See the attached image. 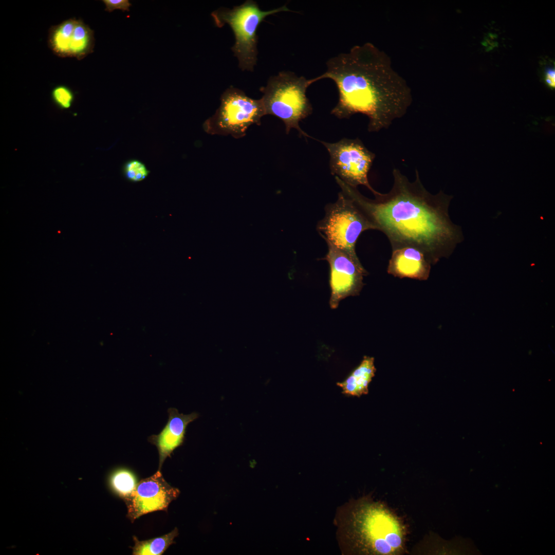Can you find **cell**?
Segmentation results:
<instances>
[{
	"label": "cell",
	"instance_id": "6da1fadb",
	"mask_svg": "<svg viewBox=\"0 0 555 555\" xmlns=\"http://www.w3.org/2000/svg\"><path fill=\"white\" fill-rule=\"evenodd\" d=\"M394 184L386 194L377 192L375 199L361 195L356 188L335 177L341 192L349 197L373 225L383 233L392 250L412 247L422 251L432 265L448 257L464 239L461 227L449 214L452 196L436 195L423 186L417 172L411 182L397 170Z\"/></svg>",
	"mask_w": 555,
	"mask_h": 555
},
{
	"label": "cell",
	"instance_id": "7a4b0ae2",
	"mask_svg": "<svg viewBox=\"0 0 555 555\" xmlns=\"http://www.w3.org/2000/svg\"><path fill=\"white\" fill-rule=\"evenodd\" d=\"M326 66L314 80L328 78L336 84L339 100L331 114L340 119L364 114L369 119V132L387 127L405 114L412 102L406 81L393 69L388 55L371 43L329 59Z\"/></svg>",
	"mask_w": 555,
	"mask_h": 555
},
{
	"label": "cell",
	"instance_id": "3957f363",
	"mask_svg": "<svg viewBox=\"0 0 555 555\" xmlns=\"http://www.w3.org/2000/svg\"><path fill=\"white\" fill-rule=\"evenodd\" d=\"M337 536L345 553L399 555L405 553L408 529L402 520L385 504L363 496L338 509Z\"/></svg>",
	"mask_w": 555,
	"mask_h": 555
},
{
	"label": "cell",
	"instance_id": "277c9868",
	"mask_svg": "<svg viewBox=\"0 0 555 555\" xmlns=\"http://www.w3.org/2000/svg\"><path fill=\"white\" fill-rule=\"evenodd\" d=\"M314 82L313 78L307 79L289 71H280L270 77L266 85L260 88L265 115L280 119L285 124L287 134L291 128H295L300 136L310 137L301 128L299 122L312 112L306 93Z\"/></svg>",
	"mask_w": 555,
	"mask_h": 555
},
{
	"label": "cell",
	"instance_id": "5b68a950",
	"mask_svg": "<svg viewBox=\"0 0 555 555\" xmlns=\"http://www.w3.org/2000/svg\"><path fill=\"white\" fill-rule=\"evenodd\" d=\"M290 11L286 6L264 11L256 3L247 0L232 9L220 7L211 15L218 27L228 24L232 29L235 42L231 49L242 70L253 71L257 61L256 30L260 23L270 15Z\"/></svg>",
	"mask_w": 555,
	"mask_h": 555
},
{
	"label": "cell",
	"instance_id": "8992f818",
	"mask_svg": "<svg viewBox=\"0 0 555 555\" xmlns=\"http://www.w3.org/2000/svg\"><path fill=\"white\" fill-rule=\"evenodd\" d=\"M325 216L317 225L320 235L330 244L357 262L356 244L362 232L373 229V225L354 202L342 192L338 199L325 207Z\"/></svg>",
	"mask_w": 555,
	"mask_h": 555
},
{
	"label": "cell",
	"instance_id": "52a82bcc",
	"mask_svg": "<svg viewBox=\"0 0 555 555\" xmlns=\"http://www.w3.org/2000/svg\"><path fill=\"white\" fill-rule=\"evenodd\" d=\"M265 115L261 99H252L243 91L230 86L222 94L219 107L202 127L210 135H231L239 139L246 135L250 126L261 125Z\"/></svg>",
	"mask_w": 555,
	"mask_h": 555
},
{
	"label": "cell",
	"instance_id": "ba28073f",
	"mask_svg": "<svg viewBox=\"0 0 555 555\" xmlns=\"http://www.w3.org/2000/svg\"><path fill=\"white\" fill-rule=\"evenodd\" d=\"M320 142L329 153L332 175L351 187L363 185L374 195L378 192L371 187L367 178L375 155L359 139L343 138L335 143Z\"/></svg>",
	"mask_w": 555,
	"mask_h": 555
},
{
	"label": "cell",
	"instance_id": "9c48e42d",
	"mask_svg": "<svg viewBox=\"0 0 555 555\" xmlns=\"http://www.w3.org/2000/svg\"><path fill=\"white\" fill-rule=\"evenodd\" d=\"M327 246L328 252L323 259L328 263L330 267L329 305L331 308L336 309L343 299L359 295L364 286L363 277L367 272L360 262L355 261L330 244Z\"/></svg>",
	"mask_w": 555,
	"mask_h": 555
},
{
	"label": "cell",
	"instance_id": "30bf717a",
	"mask_svg": "<svg viewBox=\"0 0 555 555\" xmlns=\"http://www.w3.org/2000/svg\"><path fill=\"white\" fill-rule=\"evenodd\" d=\"M180 491L169 485L160 470L140 480L131 494L124 501L127 517L133 523L141 516L159 510L167 511L169 504L176 499Z\"/></svg>",
	"mask_w": 555,
	"mask_h": 555
},
{
	"label": "cell",
	"instance_id": "8fae6325",
	"mask_svg": "<svg viewBox=\"0 0 555 555\" xmlns=\"http://www.w3.org/2000/svg\"><path fill=\"white\" fill-rule=\"evenodd\" d=\"M168 420L161 431L157 435L150 436L147 440L155 445L159 454L158 470L167 457H171L173 452L181 446L185 439L188 424L196 419L199 415L196 412L189 414L179 413L176 408L168 410Z\"/></svg>",
	"mask_w": 555,
	"mask_h": 555
},
{
	"label": "cell",
	"instance_id": "7c38bea8",
	"mask_svg": "<svg viewBox=\"0 0 555 555\" xmlns=\"http://www.w3.org/2000/svg\"><path fill=\"white\" fill-rule=\"evenodd\" d=\"M432 264L419 249L405 247L392 250L387 272L400 279L425 281L429 277Z\"/></svg>",
	"mask_w": 555,
	"mask_h": 555
},
{
	"label": "cell",
	"instance_id": "4fadbf2b",
	"mask_svg": "<svg viewBox=\"0 0 555 555\" xmlns=\"http://www.w3.org/2000/svg\"><path fill=\"white\" fill-rule=\"evenodd\" d=\"M376 369L374 358L364 356L360 364L341 382L337 383L343 394L360 397L368 392V385L374 377Z\"/></svg>",
	"mask_w": 555,
	"mask_h": 555
},
{
	"label": "cell",
	"instance_id": "5bb4252c",
	"mask_svg": "<svg viewBox=\"0 0 555 555\" xmlns=\"http://www.w3.org/2000/svg\"><path fill=\"white\" fill-rule=\"evenodd\" d=\"M77 21L76 18H69L49 29L48 45L55 55L69 57V45Z\"/></svg>",
	"mask_w": 555,
	"mask_h": 555
},
{
	"label": "cell",
	"instance_id": "9a60e30c",
	"mask_svg": "<svg viewBox=\"0 0 555 555\" xmlns=\"http://www.w3.org/2000/svg\"><path fill=\"white\" fill-rule=\"evenodd\" d=\"M94 31L82 20L77 19L69 45V57L80 60L93 52Z\"/></svg>",
	"mask_w": 555,
	"mask_h": 555
},
{
	"label": "cell",
	"instance_id": "2e32d148",
	"mask_svg": "<svg viewBox=\"0 0 555 555\" xmlns=\"http://www.w3.org/2000/svg\"><path fill=\"white\" fill-rule=\"evenodd\" d=\"M137 484L134 473L125 468L114 469L107 477V485L110 491L123 501L131 494Z\"/></svg>",
	"mask_w": 555,
	"mask_h": 555
},
{
	"label": "cell",
	"instance_id": "e0dca14e",
	"mask_svg": "<svg viewBox=\"0 0 555 555\" xmlns=\"http://www.w3.org/2000/svg\"><path fill=\"white\" fill-rule=\"evenodd\" d=\"M178 535L177 528L165 535L147 540L139 541L133 536L134 545L131 547L134 555H161L173 543Z\"/></svg>",
	"mask_w": 555,
	"mask_h": 555
},
{
	"label": "cell",
	"instance_id": "ac0fdd59",
	"mask_svg": "<svg viewBox=\"0 0 555 555\" xmlns=\"http://www.w3.org/2000/svg\"><path fill=\"white\" fill-rule=\"evenodd\" d=\"M123 172L125 178L132 182H139L145 179L150 171L145 165L137 159L126 161L123 165Z\"/></svg>",
	"mask_w": 555,
	"mask_h": 555
},
{
	"label": "cell",
	"instance_id": "d6986e66",
	"mask_svg": "<svg viewBox=\"0 0 555 555\" xmlns=\"http://www.w3.org/2000/svg\"><path fill=\"white\" fill-rule=\"evenodd\" d=\"M52 99L61 109H68L74 100V95L68 87L63 85L55 86L51 92Z\"/></svg>",
	"mask_w": 555,
	"mask_h": 555
},
{
	"label": "cell",
	"instance_id": "ffe728a7",
	"mask_svg": "<svg viewBox=\"0 0 555 555\" xmlns=\"http://www.w3.org/2000/svg\"><path fill=\"white\" fill-rule=\"evenodd\" d=\"M103 2L106 6L105 10L108 12H112L115 9L128 11L131 6L128 0H103Z\"/></svg>",
	"mask_w": 555,
	"mask_h": 555
},
{
	"label": "cell",
	"instance_id": "44dd1931",
	"mask_svg": "<svg viewBox=\"0 0 555 555\" xmlns=\"http://www.w3.org/2000/svg\"><path fill=\"white\" fill-rule=\"evenodd\" d=\"M545 81L551 88L555 86V71L554 69H548L546 72Z\"/></svg>",
	"mask_w": 555,
	"mask_h": 555
}]
</instances>
